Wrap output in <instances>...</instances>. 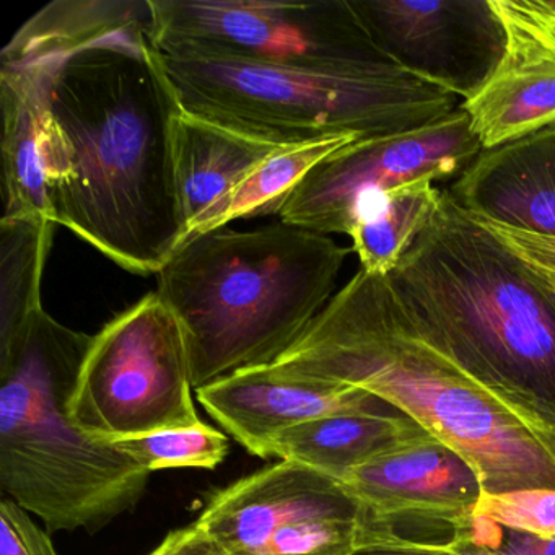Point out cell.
Segmentation results:
<instances>
[{
	"label": "cell",
	"instance_id": "4fadbf2b",
	"mask_svg": "<svg viewBox=\"0 0 555 555\" xmlns=\"http://www.w3.org/2000/svg\"><path fill=\"white\" fill-rule=\"evenodd\" d=\"M505 53L461 108L483 151L555 128V21L544 0H492Z\"/></svg>",
	"mask_w": 555,
	"mask_h": 555
},
{
	"label": "cell",
	"instance_id": "83f0119b",
	"mask_svg": "<svg viewBox=\"0 0 555 555\" xmlns=\"http://www.w3.org/2000/svg\"><path fill=\"white\" fill-rule=\"evenodd\" d=\"M149 555H232L201 522L171 531Z\"/></svg>",
	"mask_w": 555,
	"mask_h": 555
},
{
	"label": "cell",
	"instance_id": "9a60e30c",
	"mask_svg": "<svg viewBox=\"0 0 555 555\" xmlns=\"http://www.w3.org/2000/svg\"><path fill=\"white\" fill-rule=\"evenodd\" d=\"M447 194L480 222L555 240V128L480 152Z\"/></svg>",
	"mask_w": 555,
	"mask_h": 555
},
{
	"label": "cell",
	"instance_id": "ffe728a7",
	"mask_svg": "<svg viewBox=\"0 0 555 555\" xmlns=\"http://www.w3.org/2000/svg\"><path fill=\"white\" fill-rule=\"evenodd\" d=\"M441 197L443 193L434 181L422 180L360 203L349 233L360 269L369 274H391L434 219Z\"/></svg>",
	"mask_w": 555,
	"mask_h": 555
},
{
	"label": "cell",
	"instance_id": "603a6c76",
	"mask_svg": "<svg viewBox=\"0 0 555 555\" xmlns=\"http://www.w3.org/2000/svg\"><path fill=\"white\" fill-rule=\"evenodd\" d=\"M112 443L149 473L173 467L216 469L230 450L229 438L204 422L196 427L157 431Z\"/></svg>",
	"mask_w": 555,
	"mask_h": 555
},
{
	"label": "cell",
	"instance_id": "8992f818",
	"mask_svg": "<svg viewBox=\"0 0 555 555\" xmlns=\"http://www.w3.org/2000/svg\"><path fill=\"white\" fill-rule=\"evenodd\" d=\"M162 57L181 108L274 144L401 134L456 109V96L389 63L295 67Z\"/></svg>",
	"mask_w": 555,
	"mask_h": 555
},
{
	"label": "cell",
	"instance_id": "3957f363",
	"mask_svg": "<svg viewBox=\"0 0 555 555\" xmlns=\"http://www.w3.org/2000/svg\"><path fill=\"white\" fill-rule=\"evenodd\" d=\"M417 333L532 430L555 438V285L443 193L386 275Z\"/></svg>",
	"mask_w": 555,
	"mask_h": 555
},
{
	"label": "cell",
	"instance_id": "52a82bcc",
	"mask_svg": "<svg viewBox=\"0 0 555 555\" xmlns=\"http://www.w3.org/2000/svg\"><path fill=\"white\" fill-rule=\"evenodd\" d=\"M193 389L183 327L151 292L92 337L67 411L80 431L112 443L203 424Z\"/></svg>",
	"mask_w": 555,
	"mask_h": 555
},
{
	"label": "cell",
	"instance_id": "30bf717a",
	"mask_svg": "<svg viewBox=\"0 0 555 555\" xmlns=\"http://www.w3.org/2000/svg\"><path fill=\"white\" fill-rule=\"evenodd\" d=\"M482 151L460 106L424 128L340 149L305 177L279 217L308 232L349 235L363 201L415 181L460 177Z\"/></svg>",
	"mask_w": 555,
	"mask_h": 555
},
{
	"label": "cell",
	"instance_id": "484cf974",
	"mask_svg": "<svg viewBox=\"0 0 555 555\" xmlns=\"http://www.w3.org/2000/svg\"><path fill=\"white\" fill-rule=\"evenodd\" d=\"M470 539L489 555H555V538L500 528L480 518H473Z\"/></svg>",
	"mask_w": 555,
	"mask_h": 555
},
{
	"label": "cell",
	"instance_id": "d4e9b609",
	"mask_svg": "<svg viewBox=\"0 0 555 555\" xmlns=\"http://www.w3.org/2000/svg\"><path fill=\"white\" fill-rule=\"evenodd\" d=\"M0 555H57L50 534L11 499L0 503Z\"/></svg>",
	"mask_w": 555,
	"mask_h": 555
},
{
	"label": "cell",
	"instance_id": "ba28073f",
	"mask_svg": "<svg viewBox=\"0 0 555 555\" xmlns=\"http://www.w3.org/2000/svg\"><path fill=\"white\" fill-rule=\"evenodd\" d=\"M151 38L164 56L232 57L295 67L389 63L352 0H151Z\"/></svg>",
	"mask_w": 555,
	"mask_h": 555
},
{
	"label": "cell",
	"instance_id": "2e32d148",
	"mask_svg": "<svg viewBox=\"0 0 555 555\" xmlns=\"http://www.w3.org/2000/svg\"><path fill=\"white\" fill-rule=\"evenodd\" d=\"M63 61L0 66L2 219L50 217L47 196V95Z\"/></svg>",
	"mask_w": 555,
	"mask_h": 555
},
{
	"label": "cell",
	"instance_id": "7a4b0ae2",
	"mask_svg": "<svg viewBox=\"0 0 555 555\" xmlns=\"http://www.w3.org/2000/svg\"><path fill=\"white\" fill-rule=\"evenodd\" d=\"M269 366L378 396L466 457L486 493L555 490V438L532 430L428 344L386 275L360 269Z\"/></svg>",
	"mask_w": 555,
	"mask_h": 555
},
{
	"label": "cell",
	"instance_id": "7402d4cb",
	"mask_svg": "<svg viewBox=\"0 0 555 555\" xmlns=\"http://www.w3.org/2000/svg\"><path fill=\"white\" fill-rule=\"evenodd\" d=\"M56 227L47 217L0 220V344L43 310L41 281Z\"/></svg>",
	"mask_w": 555,
	"mask_h": 555
},
{
	"label": "cell",
	"instance_id": "7c38bea8",
	"mask_svg": "<svg viewBox=\"0 0 555 555\" xmlns=\"http://www.w3.org/2000/svg\"><path fill=\"white\" fill-rule=\"evenodd\" d=\"M383 56L464 102L479 92L505 53L492 0H352Z\"/></svg>",
	"mask_w": 555,
	"mask_h": 555
},
{
	"label": "cell",
	"instance_id": "44dd1931",
	"mask_svg": "<svg viewBox=\"0 0 555 555\" xmlns=\"http://www.w3.org/2000/svg\"><path fill=\"white\" fill-rule=\"evenodd\" d=\"M360 141L357 135H334L307 144L287 145L262 162L235 190L210 207L191 236L225 229L230 222L255 217L281 216L295 188L314 167L340 149ZM188 238V240H190Z\"/></svg>",
	"mask_w": 555,
	"mask_h": 555
},
{
	"label": "cell",
	"instance_id": "9c48e42d",
	"mask_svg": "<svg viewBox=\"0 0 555 555\" xmlns=\"http://www.w3.org/2000/svg\"><path fill=\"white\" fill-rule=\"evenodd\" d=\"M197 522L232 555H349L365 515L339 480L292 461L217 492Z\"/></svg>",
	"mask_w": 555,
	"mask_h": 555
},
{
	"label": "cell",
	"instance_id": "6da1fadb",
	"mask_svg": "<svg viewBox=\"0 0 555 555\" xmlns=\"http://www.w3.org/2000/svg\"><path fill=\"white\" fill-rule=\"evenodd\" d=\"M181 112L151 30L73 54L48 87L51 220L132 274H158L186 240L175 177Z\"/></svg>",
	"mask_w": 555,
	"mask_h": 555
},
{
	"label": "cell",
	"instance_id": "f1b7e54d",
	"mask_svg": "<svg viewBox=\"0 0 555 555\" xmlns=\"http://www.w3.org/2000/svg\"><path fill=\"white\" fill-rule=\"evenodd\" d=\"M349 555H489L473 541L450 545L363 544Z\"/></svg>",
	"mask_w": 555,
	"mask_h": 555
},
{
	"label": "cell",
	"instance_id": "cb8c5ba5",
	"mask_svg": "<svg viewBox=\"0 0 555 555\" xmlns=\"http://www.w3.org/2000/svg\"><path fill=\"white\" fill-rule=\"evenodd\" d=\"M473 518L500 528L555 538V490L526 489L506 493L482 492Z\"/></svg>",
	"mask_w": 555,
	"mask_h": 555
},
{
	"label": "cell",
	"instance_id": "277c9868",
	"mask_svg": "<svg viewBox=\"0 0 555 555\" xmlns=\"http://www.w3.org/2000/svg\"><path fill=\"white\" fill-rule=\"evenodd\" d=\"M347 255L331 236L284 222L186 240L155 294L183 327L194 389L281 359L334 297Z\"/></svg>",
	"mask_w": 555,
	"mask_h": 555
},
{
	"label": "cell",
	"instance_id": "e0dca14e",
	"mask_svg": "<svg viewBox=\"0 0 555 555\" xmlns=\"http://www.w3.org/2000/svg\"><path fill=\"white\" fill-rule=\"evenodd\" d=\"M284 147L183 109L175 125V177L186 240L210 207Z\"/></svg>",
	"mask_w": 555,
	"mask_h": 555
},
{
	"label": "cell",
	"instance_id": "4316f807",
	"mask_svg": "<svg viewBox=\"0 0 555 555\" xmlns=\"http://www.w3.org/2000/svg\"><path fill=\"white\" fill-rule=\"evenodd\" d=\"M480 222V220H477ZM490 232L495 233L505 245H508L516 255L521 256L529 266L541 272L555 285V240L544 236L529 235V233L516 232L495 223L480 222Z\"/></svg>",
	"mask_w": 555,
	"mask_h": 555
},
{
	"label": "cell",
	"instance_id": "ac0fdd59",
	"mask_svg": "<svg viewBox=\"0 0 555 555\" xmlns=\"http://www.w3.org/2000/svg\"><path fill=\"white\" fill-rule=\"evenodd\" d=\"M425 435L430 434L408 415H334L275 435L266 444L262 460L292 461L339 480Z\"/></svg>",
	"mask_w": 555,
	"mask_h": 555
},
{
	"label": "cell",
	"instance_id": "5b68a950",
	"mask_svg": "<svg viewBox=\"0 0 555 555\" xmlns=\"http://www.w3.org/2000/svg\"><path fill=\"white\" fill-rule=\"evenodd\" d=\"M92 337L43 308L0 344V487L50 531H100L141 502L151 476L70 421Z\"/></svg>",
	"mask_w": 555,
	"mask_h": 555
},
{
	"label": "cell",
	"instance_id": "5bb4252c",
	"mask_svg": "<svg viewBox=\"0 0 555 555\" xmlns=\"http://www.w3.org/2000/svg\"><path fill=\"white\" fill-rule=\"evenodd\" d=\"M196 398L227 434L259 457L275 435L305 422L334 415H404L365 389L291 378L269 365L217 379L196 389Z\"/></svg>",
	"mask_w": 555,
	"mask_h": 555
},
{
	"label": "cell",
	"instance_id": "d6986e66",
	"mask_svg": "<svg viewBox=\"0 0 555 555\" xmlns=\"http://www.w3.org/2000/svg\"><path fill=\"white\" fill-rule=\"evenodd\" d=\"M138 30H152L151 0H56L18 28L0 53V66L64 61Z\"/></svg>",
	"mask_w": 555,
	"mask_h": 555
},
{
	"label": "cell",
	"instance_id": "8fae6325",
	"mask_svg": "<svg viewBox=\"0 0 555 555\" xmlns=\"http://www.w3.org/2000/svg\"><path fill=\"white\" fill-rule=\"evenodd\" d=\"M365 515L363 544L466 541L483 487L466 457L431 435L340 477Z\"/></svg>",
	"mask_w": 555,
	"mask_h": 555
},
{
	"label": "cell",
	"instance_id": "f546056e",
	"mask_svg": "<svg viewBox=\"0 0 555 555\" xmlns=\"http://www.w3.org/2000/svg\"><path fill=\"white\" fill-rule=\"evenodd\" d=\"M545 8H547L548 14L552 15V18L555 21V2H547V0H544Z\"/></svg>",
	"mask_w": 555,
	"mask_h": 555
}]
</instances>
